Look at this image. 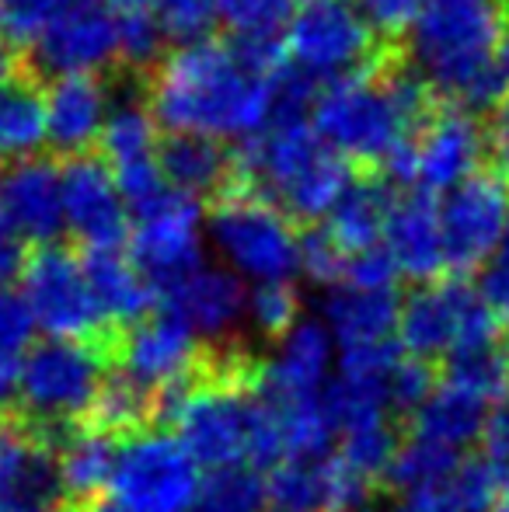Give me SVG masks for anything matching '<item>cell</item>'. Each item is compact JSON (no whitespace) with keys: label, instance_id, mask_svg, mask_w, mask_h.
<instances>
[{"label":"cell","instance_id":"cell-36","mask_svg":"<svg viewBox=\"0 0 509 512\" xmlns=\"http://www.w3.org/2000/svg\"><path fill=\"white\" fill-rule=\"evenodd\" d=\"M112 370H116V366H112ZM91 418H95L102 429L116 432V436H129V432H136V429H147L150 418H157V394L116 370L105 380L102 398H98V408Z\"/></svg>","mask_w":509,"mask_h":512},{"label":"cell","instance_id":"cell-20","mask_svg":"<svg viewBox=\"0 0 509 512\" xmlns=\"http://www.w3.org/2000/svg\"><path fill=\"white\" fill-rule=\"evenodd\" d=\"M384 248L391 251L401 279L408 283H433L447 272V248H443L440 203L419 189H398L387 213Z\"/></svg>","mask_w":509,"mask_h":512},{"label":"cell","instance_id":"cell-3","mask_svg":"<svg viewBox=\"0 0 509 512\" xmlns=\"http://www.w3.org/2000/svg\"><path fill=\"white\" fill-rule=\"evenodd\" d=\"M353 178V161L328 147L311 122H272L238 143V189L269 199L297 223L325 220Z\"/></svg>","mask_w":509,"mask_h":512},{"label":"cell","instance_id":"cell-44","mask_svg":"<svg viewBox=\"0 0 509 512\" xmlns=\"http://www.w3.org/2000/svg\"><path fill=\"white\" fill-rule=\"evenodd\" d=\"M478 293L485 297V304L492 307L496 321L509 328V223L499 237L496 251L485 258V265L478 269Z\"/></svg>","mask_w":509,"mask_h":512},{"label":"cell","instance_id":"cell-42","mask_svg":"<svg viewBox=\"0 0 509 512\" xmlns=\"http://www.w3.org/2000/svg\"><path fill=\"white\" fill-rule=\"evenodd\" d=\"M63 0H0V42L14 53H28Z\"/></svg>","mask_w":509,"mask_h":512},{"label":"cell","instance_id":"cell-33","mask_svg":"<svg viewBox=\"0 0 509 512\" xmlns=\"http://www.w3.org/2000/svg\"><path fill=\"white\" fill-rule=\"evenodd\" d=\"M461 460H464V453L408 432V436L401 439L398 453H394L391 467H387L384 485L394 488L398 495L429 492V488H440L443 481L454 478V471L461 467Z\"/></svg>","mask_w":509,"mask_h":512},{"label":"cell","instance_id":"cell-13","mask_svg":"<svg viewBox=\"0 0 509 512\" xmlns=\"http://www.w3.org/2000/svg\"><path fill=\"white\" fill-rule=\"evenodd\" d=\"M485 157L489 122L454 102H440L412 136V189L443 196L464 178L478 175Z\"/></svg>","mask_w":509,"mask_h":512},{"label":"cell","instance_id":"cell-46","mask_svg":"<svg viewBox=\"0 0 509 512\" xmlns=\"http://www.w3.org/2000/svg\"><path fill=\"white\" fill-rule=\"evenodd\" d=\"M356 4H360V11L370 18V25L381 32V39L398 46L408 35V28H412L422 0H356Z\"/></svg>","mask_w":509,"mask_h":512},{"label":"cell","instance_id":"cell-43","mask_svg":"<svg viewBox=\"0 0 509 512\" xmlns=\"http://www.w3.org/2000/svg\"><path fill=\"white\" fill-rule=\"evenodd\" d=\"M384 391H387V408H391V415L408 422L412 411L436 391V373L429 363H422V359L405 352V356L394 363V370L387 373Z\"/></svg>","mask_w":509,"mask_h":512},{"label":"cell","instance_id":"cell-4","mask_svg":"<svg viewBox=\"0 0 509 512\" xmlns=\"http://www.w3.org/2000/svg\"><path fill=\"white\" fill-rule=\"evenodd\" d=\"M109 342L53 335L35 342L18 370V418L46 436H56L60 429L81 425L95 415L102 387L112 373Z\"/></svg>","mask_w":509,"mask_h":512},{"label":"cell","instance_id":"cell-30","mask_svg":"<svg viewBox=\"0 0 509 512\" xmlns=\"http://www.w3.org/2000/svg\"><path fill=\"white\" fill-rule=\"evenodd\" d=\"M157 129H161V122H157L154 108L147 102V91H123L119 98L112 95V108L109 119H105L98 150H102L112 171L140 161H154L157 147H161Z\"/></svg>","mask_w":509,"mask_h":512},{"label":"cell","instance_id":"cell-18","mask_svg":"<svg viewBox=\"0 0 509 512\" xmlns=\"http://www.w3.org/2000/svg\"><path fill=\"white\" fill-rule=\"evenodd\" d=\"M245 304V279L213 262L196 265L189 276L157 293V307L182 317L206 345H227L238 328H245Z\"/></svg>","mask_w":509,"mask_h":512},{"label":"cell","instance_id":"cell-25","mask_svg":"<svg viewBox=\"0 0 509 512\" xmlns=\"http://www.w3.org/2000/svg\"><path fill=\"white\" fill-rule=\"evenodd\" d=\"M0 495L60 506V474L53 443L25 418H0Z\"/></svg>","mask_w":509,"mask_h":512},{"label":"cell","instance_id":"cell-32","mask_svg":"<svg viewBox=\"0 0 509 512\" xmlns=\"http://www.w3.org/2000/svg\"><path fill=\"white\" fill-rule=\"evenodd\" d=\"M440 370L443 384L461 387L475 398H485L489 405H499L509 398V338L492 335L461 345L443 359Z\"/></svg>","mask_w":509,"mask_h":512},{"label":"cell","instance_id":"cell-14","mask_svg":"<svg viewBox=\"0 0 509 512\" xmlns=\"http://www.w3.org/2000/svg\"><path fill=\"white\" fill-rule=\"evenodd\" d=\"M509 223V185L496 171H478L440 196L447 272L468 276L496 251Z\"/></svg>","mask_w":509,"mask_h":512},{"label":"cell","instance_id":"cell-50","mask_svg":"<svg viewBox=\"0 0 509 512\" xmlns=\"http://www.w3.org/2000/svg\"><path fill=\"white\" fill-rule=\"evenodd\" d=\"M14 70H18V56H14V49H7L4 42H0V84H4Z\"/></svg>","mask_w":509,"mask_h":512},{"label":"cell","instance_id":"cell-40","mask_svg":"<svg viewBox=\"0 0 509 512\" xmlns=\"http://www.w3.org/2000/svg\"><path fill=\"white\" fill-rule=\"evenodd\" d=\"M154 14L161 21L164 35H168L171 49L213 39V32L220 25L217 0H157Z\"/></svg>","mask_w":509,"mask_h":512},{"label":"cell","instance_id":"cell-26","mask_svg":"<svg viewBox=\"0 0 509 512\" xmlns=\"http://www.w3.org/2000/svg\"><path fill=\"white\" fill-rule=\"evenodd\" d=\"M84 269L112 335L143 321L157 307V286L133 262V255H123V248L84 251Z\"/></svg>","mask_w":509,"mask_h":512},{"label":"cell","instance_id":"cell-29","mask_svg":"<svg viewBox=\"0 0 509 512\" xmlns=\"http://www.w3.org/2000/svg\"><path fill=\"white\" fill-rule=\"evenodd\" d=\"M394 196H398V185L387 182L381 171L377 175H356L321 223L332 230V237L349 255L367 251L374 244H384V227Z\"/></svg>","mask_w":509,"mask_h":512},{"label":"cell","instance_id":"cell-34","mask_svg":"<svg viewBox=\"0 0 509 512\" xmlns=\"http://www.w3.org/2000/svg\"><path fill=\"white\" fill-rule=\"evenodd\" d=\"M35 331L39 324H35L25 293L0 286V411L14 405L21 359L35 345Z\"/></svg>","mask_w":509,"mask_h":512},{"label":"cell","instance_id":"cell-28","mask_svg":"<svg viewBox=\"0 0 509 512\" xmlns=\"http://www.w3.org/2000/svg\"><path fill=\"white\" fill-rule=\"evenodd\" d=\"M492 408L496 405L461 391V387L436 384V391L412 411L408 432L464 453V450H471V446L482 443L485 425H489V418H492Z\"/></svg>","mask_w":509,"mask_h":512},{"label":"cell","instance_id":"cell-37","mask_svg":"<svg viewBox=\"0 0 509 512\" xmlns=\"http://www.w3.org/2000/svg\"><path fill=\"white\" fill-rule=\"evenodd\" d=\"M269 509V485L258 474V467H224L210 471L203 481V492L192 512H265Z\"/></svg>","mask_w":509,"mask_h":512},{"label":"cell","instance_id":"cell-52","mask_svg":"<svg viewBox=\"0 0 509 512\" xmlns=\"http://www.w3.org/2000/svg\"><path fill=\"white\" fill-rule=\"evenodd\" d=\"M496 60H499V67L506 70V77H509V28H506L503 42H499V53H496Z\"/></svg>","mask_w":509,"mask_h":512},{"label":"cell","instance_id":"cell-22","mask_svg":"<svg viewBox=\"0 0 509 512\" xmlns=\"http://www.w3.org/2000/svg\"><path fill=\"white\" fill-rule=\"evenodd\" d=\"M157 164L171 189L199 199H224L238 189V147L206 133H164L157 147Z\"/></svg>","mask_w":509,"mask_h":512},{"label":"cell","instance_id":"cell-53","mask_svg":"<svg viewBox=\"0 0 509 512\" xmlns=\"http://www.w3.org/2000/svg\"><path fill=\"white\" fill-rule=\"evenodd\" d=\"M81 512H129V509H123L119 502H95V506H88V509H81Z\"/></svg>","mask_w":509,"mask_h":512},{"label":"cell","instance_id":"cell-23","mask_svg":"<svg viewBox=\"0 0 509 512\" xmlns=\"http://www.w3.org/2000/svg\"><path fill=\"white\" fill-rule=\"evenodd\" d=\"M56 457V474H60V495L63 506L70 509H88L102 502V495L112 485V471H116V453L119 436L102 429L98 422L91 425H70L49 436Z\"/></svg>","mask_w":509,"mask_h":512},{"label":"cell","instance_id":"cell-51","mask_svg":"<svg viewBox=\"0 0 509 512\" xmlns=\"http://www.w3.org/2000/svg\"><path fill=\"white\" fill-rule=\"evenodd\" d=\"M116 7V14H126V11H154L157 0H109Z\"/></svg>","mask_w":509,"mask_h":512},{"label":"cell","instance_id":"cell-48","mask_svg":"<svg viewBox=\"0 0 509 512\" xmlns=\"http://www.w3.org/2000/svg\"><path fill=\"white\" fill-rule=\"evenodd\" d=\"M25 237L11 227V223L0 216V286H11L14 279H21V269H25Z\"/></svg>","mask_w":509,"mask_h":512},{"label":"cell","instance_id":"cell-54","mask_svg":"<svg viewBox=\"0 0 509 512\" xmlns=\"http://www.w3.org/2000/svg\"><path fill=\"white\" fill-rule=\"evenodd\" d=\"M492 512H509V481L503 485V492H499L496 506H492Z\"/></svg>","mask_w":509,"mask_h":512},{"label":"cell","instance_id":"cell-27","mask_svg":"<svg viewBox=\"0 0 509 512\" xmlns=\"http://www.w3.org/2000/svg\"><path fill=\"white\" fill-rule=\"evenodd\" d=\"M49 147V112L42 77L18 63L11 77L0 84V157L25 161Z\"/></svg>","mask_w":509,"mask_h":512},{"label":"cell","instance_id":"cell-15","mask_svg":"<svg viewBox=\"0 0 509 512\" xmlns=\"http://www.w3.org/2000/svg\"><path fill=\"white\" fill-rule=\"evenodd\" d=\"M63 216L67 234L84 251L123 248L133 230V213L105 157L81 154L63 164Z\"/></svg>","mask_w":509,"mask_h":512},{"label":"cell","instance_id":"cell-45","mask_svg":"<svg viewBox=\"0 0 509 512\" xmlns=\"http://www.w3.org/2000/svg\"><path fill=\"white\" fill-rule=\"evenodd\" d=\"M398 279H401V272L384 244H374V248L349 255L346 283L370 286V290H391V286H398Z\"/></svg>","mask_w":509,"mask_h":512},{"label":"cell","instance_id":"cell-35","mask_svg":"<svg viewBox=\"0 0 509 512\" xmlns=\"http://www.w3.org/2000/svg\"><path fill=\"white\" fill-rule=\"evenodd\" d=\"M304 317V297L293 286V279L283 283H255L248 286L245 304V328L252 331L258 342L272 345Z\"/></svg>","mask_w":509,"mask_h":512},{"label":"cell","instance_id":"cell-19","mask_svg":"<svg viewBox=\"0 0 509 512\" xmlns=\"http://www.w3.org/2000/svg\"><path fill=\"white\" fill-rule=\"evenodd\" d=\"M0 216L25 237V244H53L67 230L63 216V168L53 157H25L4 171Z\"/></svg>","mask_w":509,"mask_h":512},{"label":"cell","instance_id":"cell-38","mask_svg":"<svg viewBox=\"0 0 509 512\" xmlns=\"http://www.w3.org/2000/svg\"><path fill=\"white\" fill-rule=\"evenodd\" d=\"M168 35L154 11H126L119 14V67L129 77L147 81L150 70L168 56Z\"/></svg>","mask_w":509,"mask_h":512},{"label":"cell","instance_id":"cell-5","mask_svg":"<svg viewBox=\"0 0 509 512\" xmlns=\"http://www.w3.org/2000/svg\"><path fill=\"white\" fill-rule=\"evenodd\" d=\"M269 199L255 192H227L206 213V244L220 265L248 286L300 276V230Z\"/></svg>","mask_w":509,"mask_h":512},{"label":"cell","instance_id":"cell-1","mask_svg":"<svg viewBox=\"0 0 509 512\" xmlns=\"http://www.w3.org/2000/svg\"><path fill=\"white\" fill-rule=\"evenodd\" d=\"M272 77L241 60L231 39L168 49L143 81L164 133H206L245 143L272 122Z\"/></svg>","mask_w":509,"mask_h":512},{"label":"cell","instance_id":"cell-7","mask_svg":"<svg viewBox=\"0 0 509 512\" xmlns=\"http://www.w3.org/2000/svg\"><path fill=\"white\" fill-rule=\"evenodd\" d=\"M206 471L168 429H136L119 436L112 502L129 512H192Z\"/></svg>","mask_w":509,"mask_h":512},{"label":"cell","instance_id":"cell-17","mask_svg":"<svg viewBox=\"0 0 509 512\" xmlns=\"http://www.w3.org/2000/svg\"><path fill=\"white\" fill-rule=\"evenodd\" d=\"M272 512H360L374 495V485L353 474L339 457H286L269 467Z\"/></svg>","mask_w":509,"mask_h":512},{"label":"cell","instance_id":"cell-21","mask_svg":"<svg viewBox=\"0 0 509 512\" xmlns=\"http://www.w3.org/2000/svg\"><path fill=\"white\" fill-rule=\"evenodd\" d=\"M112 108V91L102 74H70L49 81V150L56 157L91 154L102 140L105 119Z\"/></svg>","mask_w":509,"mask_h":512},{"label":"cell","instance_id":"cell-24","mask_svg":"<svg viewBox=\"0 0 509 512\" xmlns=\"http://www.w3.org/2000/svg\"><path fill=\"white\" fill-rule=\"evenodd\" d=\"M318 317L332 331L339 352L360 349V345H381L398 338L401 297L398 286L391 290H370L356 283H335L321 293Z\"/></svg>","mask_w":509,"mask_h":512},{"label":"cell","instance_id":"cell-31","mask_svg":"<svg viewBox=\"0 0 509 512\" xmlns=\"http://www.w3.org/2000/svg\"><path fill=\"white\" fill-rule=\"evenodd\" d=\"M401 439L405 436L398 429V418L391 411H374V415L353 418V422L342 425L339 439H335V457L377 488L384 485L387 467H391Z\"/></svg>","mask_w":509,"mask_h":512},{"label":"cell","instance_id":"cell-39","mask_svg":"<svg viewBox=\"0 0 509 512\" xmlns=\"http://www.w3.org/2000/svg\"><path fill=\"white\" fill-rule=\"evenodd\" d=\"M346 269H349V251L335 241L332 230L325 223H307L300 230V276L307 283L328 290V286L346 279Z\"/></svg>","mask_w":509,"mask_h":512},{"label":"cell","instance_id":"cell-8","mask_svg":"<svg viewBox=\"0 0 509 512\" xmlns=\"http://www.w3.org/2000/svg\"><path fill=\"white\" fill-rule=\"evenodd\" d=\"M499 328L503 324L496 321L478 286H468L461 276L433 279L419 283L401 300L398 342L422 363H443L454 349L499 335Z\"/></svg>","mask_w":509,"mask_h":512},{"label":"cell","instance_id":"cell-9","mask_svg":"<svg viewBox=\"0 0 509 512\" xmlns=\"http://www.w3.org/2000/svg\"><path fill=\"white\" fill-rule=\"evenodd\" d=\"M21 293L32 307L39 331L46 335L98 338V342L112 338V328L105 324L95 293H91L84 258H77L60 241L28 251L25 269H21Z\"/></svg>","mask_w":509,"mask_h":512},{"label":"cell","instance_id":"cell-16","mask_svg":"<svg viewBox=\"0 0 509 512\" xmlns=\"http://www.w3.org/2000/svg\"><path fill=\"white\" fill-rule=\"evenodd\" d=\"M339 366V345L321 317H300L269 356L258 359L255 387L272 401L321 398Z\"/></svg>","mask_w":509,"mask_h":512},{"label":"cell","instance_id":"cell-2","mask_svg":"<svg viewBox=\"0 0 509 512\" xmlns=\"http://www.w3.org/2000/svg\"><path fill=\"white\" fill-rule=\"evenodd\" d=\"M509 28V0H422L401 56L436 91L475 115H492L509 98L496 53Z\"/></svg>","mask_w":509,"mask_h":512},{"label":"cell","instance_id":"cell-6","mask_svg":"<svg viewBox=\"0 0 509 512\" xmlns=\"http://www.w3.org/2000/svg\"><path fill=\"white\" fill-rule=\"evenodd\" d=\"M286 56L321 84L381 67L398 46L381 39L353 0H300L286 21Z\"/></svg>","mask_w":509,"mask_h":512},{"label":"cell","instance_id":"cell-11","mask_svg":"<svg viewBox=\"0 0 509 512\" xmlns=\"http://www.w3.org/2000/svg\"><path fill=\"white\" fill-rule=\"evenodd\" d=\"M203 338L189 328L178 314L157 307L143 321L116 331L109 342L112 366L136 380L147 391L161 394L185 380H196L210 366V352Z\"/></svg>","mask_w":509,"mask_h":512},{"label":"cell","instance_id":"cell-55","mask_svg":"<svg viewBox=\"0 0 509 512\" xmlns=\"http://www.w3.org/2000/svg\"><path fill=\"white\" fill-rule=\"evenodd\" d=\"M0 189H4V175H0Z\"/></svg>","mask_w":509,"mask_h":512},{"label":"cell","instance_id":"cell-10","mask_svg":"<svg viewBox=\"0 0 509 512\" xmlns=\"http://www.w3.org/2000/svg\"><path fill=\"white\" fill-rule=\"evenodd\" d=\"M129 230V255L147 272L157 293L168 290L196 265H203L206 248V209L199 199L178 189H161L154 199L133 206Z\"/></svg>","mask_w":509,"mask_h":512},{"label":"cell","instance_id":"cell-47","mask_svg":"<svg viewBox=\"0 0 509 512\" xmlns=\"http://www.w3.org/2000/svg\"><path fill=\"white\" fill-rule=\"evenodd\" d=\"M482 457L503 474V481H509V401H499L492 408V418L482 436Z\"/></svg>","mask_w":509,"mask_h":512},{"label":"cell","instance_id":"cell-49","mask_svg":"<svg viewBox=\"0 0 509 512\" xmlns=\"http://www.w3.org/2000/svg\"><path fill=\"white\" fill-rule=\"evenodd\" d=\"M0 512H53V506H39V502L11 499V495H0Z\"/></svg>","mask_w":509,"mask_h":512},{"label":"cell","instance_id":"cell-41","mask_svg":"<svg viewBox=\"0 0 509 512\" xmlns=\"http://www.w3.org/2000/svg\"><path fill=\"white\" fill-rule=\"evenodd\" d=\"M300 0H217L231 35H283Z\"/></svg>","mask_w":509,"mask_h":512},{"label":"cell","instance_id":"cell-12","mask_svg":"<svg viewBox=\"0 0 509 512\" xmlns=\"http://www.w3.org/2000/svg\"><path fill=\"white\" fill-rule=\"evenodd\" d=\"M119 63V14L109 0H63L46 32L28 49L35 77L56 81L70 74H105Z\"/></svg>","mask_w":509,"mask_h":512}]
</instances>
